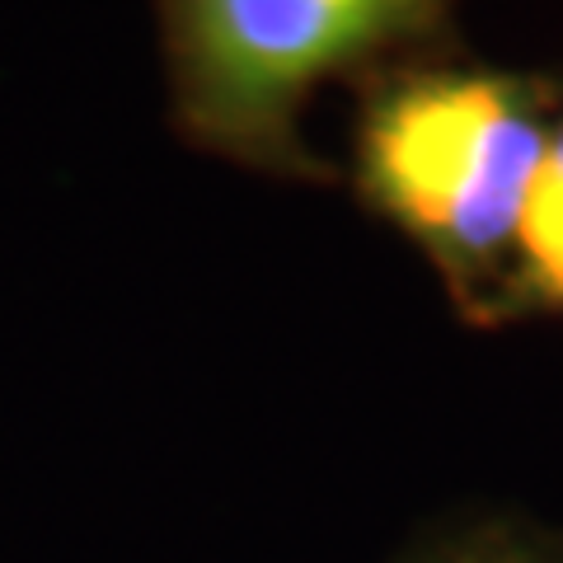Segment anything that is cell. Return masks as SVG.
<instances>
[{
    "instance_id": "6da1fadb",
    "label": "cell",
    "mask_w": 563,
    "mask_h": 563,
    "mask_svg": "<svg viewBox=\"0 0 563 563\" xmlns=\"http://www.w3.org/2000/svg\"><path fill=\"white\" fill-rule=\"evenodd\" d=\"M550 128V90L484 66L395 70L362 109L352 165L362 198L479 324H503L521 207Z\"/></svg>"
},
{
    "instance_id": "7a4b0ae2",
    "label": "cell",
    "mask_w": 563,
    "mask_h": 563,
    "mask_svg": "<svg viewBox=\"0 0 563 563\" xmlns=\"http://www.w3.org/2000/svg\"><path fill=\"white\" fill-rule=\"evenodd\" d=\"M174 109L244 169L314 179L306 109L329 80L422 43L451 0H161Z\"/></svg>"
},
{
    "instance_id": "3957f363",
    "label": "cell",
    "mask_w": 563,
    "mask_h": 563,
    "mask_svg": "<svg viewBox=\"0 0 563 563\" xmlns=\"http://www.w3.org/2000/svg\"><path fill=\"white\" fill-rule=\"evenodd\" d=\"M503 320H563V113H554L521 207Z\"/></svg>"
},
{
    "instance_id": "277c9868",
    "label": "cell",
    "mask_w": 563,
    "mask_h": 563,
    "mask_svg": "<svg viewBox=\"0 0 563 563\" xmlns=\"http://www.w3.org/2000/svg\"><path fill=\"white\" fill-rule=\"evenodd\" d=\"M399 563H563V536L517 517H488L422 540Z\"/></svg>"
}]
</instances>
